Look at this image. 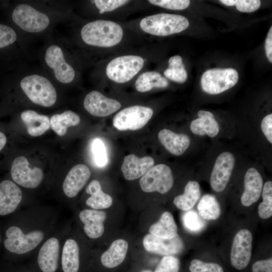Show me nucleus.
<instances>
[{"instance_id": "nucleus-1", "label": "nucleus", "mask_w": 272, "mask_h": 272, "mask_svg": "<svg viewBox=\"0 0 272 272\" xmlns=\"http://www.w3.org/2000/svg\"><path fill=\"white\" fill-rule=\"evenodd\" d=\"M123 35V29L119 25L104 20L89 22L81 31L82 39L86 44L100 47H110L118 44Z\"/></svg>"}, {"instance_id": "nucleus-2", "label": "nucleus", "mask_w": 272, "mask_h": 272, "mask_svg": "<svg viewBox=\"0 0 272 272\" xmlns=\"http://www.w3.org/2000/svg\"><path fill=\"white\" fill-rule=\"evenodd\" d=\"M189 25L188 19L181 15L160 13L144 18L140 26L145 32L155 36H166L180 33Z\"/></svg>"}, {"instance_id": "nucleus-3", "label": "nucleus", "mask_w": 272, "mask_h": 272, "mask_svg": "<svg viewBox=\"0 0 272 272\" xmlns=\"http://www.w3.org/2000/svg\"><path fill=\"white\" fill-rule=\"evenodd\" d=\"M20 86L29 100L35 104L49 107L56 101V90L44 76L37 74L27 76L21 80Z\"/></svg>"}, {"instance_id": "nucleus-4", "label": "nucleus", "mask_w": 272, "mask_h": 272, "mask_svg": "<svg viewBox=\"0 0 272 272\" xmlns=\"http://www.w3.org/2000/svg\"><path fill=\"white\" fill-rule=\"evenodd\" d=\"M144 58L139 55H125L111 60L106 68L107 77L117 83H124L131 80L143 68Z\"/></svg>"}, {"instance_id": "nucleus-5", "label": "nucleus", "mask_w": 272, "mask_h": 272, "mask_svg": "<svg viewBox=\"0 0 272 272\" xmlns=\"http://www.w3.org/2000/svg\"><path fill=\"white\" fill-rule=\"evenodd\" d=\"M238 80V73L233 68L213 69L203 73L200 84L204 92L215 95L231 89Z\"/></svg>"}, {"instance_id": "nucleus-6", "label": "nucleus", "mask_w": 272, "mask_h": 272, "mask_svg": "<svg viewBox=\"0 0 272 272\" xmlns=\"http://www.w3.org/2000/svg\"><path fill=\"white\" fill-rule=\"evenodd\" d=\"M14 22L22 30L30 33H39L45 30L49 25V17L25 4L18 5L12 13Z\"/></svg>"}, {"instance_id": "nucleus-7", "label": "nucleus", "mask_w": 272, "mask_h": 272, "mask_svg": "<svg viewBox=\"0 0 272 272\" xmlns=\"http://www.w3.org/2000/svg\"><path fill=\"white\" fill-rule=\"evenodd\" d=\"M153 115V110L141 105L126 107L113 118V125L119 130H135L143 127Z\"/></svg>"}, {"instance_id": "nucleus-8", "label": "nucleus", "mask_w": 272, "mask_h": 272, "mask_svg": "<svg viewBox=\"0 0 272 272\" xmlns=\"http://www.w3.org/2000/svg\"><path fill=\"white\" fill-rule=\"evenodd\" d=\"M174 180L170 168L164 164L152 167L140 179L141 189L146 192L157 191L167 193L173 185Z\"/></svg>"}, {"instance_id": "nucleus-9", "label": "nucleus", "mask_w": 272, "mask_h": 272, "mask_svg": "<svg viewBox=\"0 0 272 272\" xmlns=\"http://www.w3.org/2000/svg\"><path fill=\"white\" fill-rule=\"evenodd\" d=\"M8 237L5 241V248L11 252L24 254L35 248L43 240L44 233L39 230L25 235L17 226H12L6 231Z\"/></svg>"}, {"instance_id": "nucleus-10", "label": "nucleus", "mask_w": 272, "mask_h": 272, "mask_svg": "<svg viewBox=\"0 0 272 272\" xmlns=\"http://www.w3.org/2000/svg\"><path fill=\"white\" fill-rule=\"evenodd\" d=\"M11 175L13 180L25 187L34 188L38 186L43 179L42 170L38 167H31L24 156L17 157L12 162Z\"/></svg>"}, {"instance_id": "nucleus-11", "label": "nucleus", "mask_w": 272, "mask_h": 272, "mask_svg": "<svg viewBox=\"0 0 272 272\" xmlns=\"http://www.w3.org/2000/svg\"><path fill=\"white\" fill-rule=\"evenodd\" d=\"M252 235L250 231L243 229L235 235L232 244L230 261L236 269L242 270L249 264L252 251Z\"/></svg>"}, {"instance_id": "nucleus-12", "label": "nucleus", "mask_w": 272, "mask_h": 272, "mask_svg": "<svg viewBox=\"0 0 272 272\" xmlns=\"http://www.w3.org/2000/svg\"><path fill=\"white\" fill-rule=\"evenodd\" d=\"M45 60L53 71L56 79L63 84L71 83L75 77L74 68L65 60L61 48L51 45L46 50Z\"/></svg>"}, {"instance_id": "nucleus-13", "label": "nucleus", "mask_w": 272, "mask_h": 272, "mask_svg": "<svg viewBox=\"0 0 272 272\" xmlns=\"http://www.w3.org/2000/svg\"><path fill=\"white\" fill-rule=\"evenodd\" d=\"M235 165V158L230 152H224L217 158L213 167L210 183L216 192H222L226 187Z\"/></svg>"}, {"instance_id": "nucleus-14", "label": "nucleus", "mask_w": 272, "mask_h": 272, "mask_svg": "<svg viewBox=\"0 0 272 272\" xmlns=\"http://www.w3.org/2000/svg\"><path fill=\"white\" fill-rule=\"evenodd\" d=\"M84 107L93 116L105 117L118 110L121 104L117 100L107 98L99 91H92L86 95Z\"/></svg>"}, {"instance_id": "nucleus-15", "label": "nucleus", "mask_w": 272, "mask_h": 272, "mask_svg": "<svg viewBox=\"0 0 272 272\" xmlns=\"http://www.w3.org/2000/svg\"><path fill=\"white\" fill-rule=\"evenodd\" d=\"M91 172L85 165L74 166L66 175L62 184L63 191L70 198L75 197L90 178Z\"/></svg>"}, {"instance_id": "nucleus-16", "label": "nucleus", "mask_w": 272, "mask_h": 272, "mask_svg": "<svg viewBox=\"0 0 272 272\" xmlns=\"http://www.w3.org/2000/svg\"><path fill=\"white\" fill-rule=\"evenodd\" d=\"M143 245L147 251L165 256L177 254L183 248L182 241L178 237L167 239L151 234L144 237Z\"/></svg>"}, {"instance_id": "nucleus-17", "label": "nucleus", "mask_w": 272, "mask_h": 272, "mask_svg": "<svg viewBox=\"0 0 272 272\" xmlns=\"http://www.w3.org/2000/svg\"><path fill=\"white\" fill-rule=\"evenodd\" d=\"M263 188L261 175L254 168H249L244 176V190L241 197V204L249 207L259 198Z\"/></svg>"}, {"instance_id": "nucleus-18", "label": "nucleus", "mask_w": 272, "mask_h": 272, "mask_svg": "<svg viewBox=\"0 0 272 272\" xmlns=\"http://www.w3.org/2000/svg\"><path fill=\"white\" fill-rule=\"evenodd\" d=\"M154 160L151 157L139 158L129 154L124 158L121 170L124 178L133 180L143 176L154 165Z\"/></svg>"}, {"instance_id": "nucleus-19", "label": "nucleus", "mask_w": 272, "mask_h": 272, "mask_svg": "<svg viewBox=\"0 0 272 272\" xmlns=\"http://www.w3.org/2000/svg\"><path fill=\"white\" fill-rule=\"evenodd\" d=\"M22 193L13 181L4 180L0 183V215L13 213L20 203Z\"/></svg>"}, {"instance_id": "nucleus-20", "label": "nucleus", "mask_w": 272, "mask_h": 272, "mask_svg": "<svg viewBox=\"0 0 272 272\" xmlns=\"http://www.w3.org/2000/svg\"><path fill=\"white\" fill-rule=\"evenodd\" d=\"M59 243L54 237L48 239L40 249L38 263L43 272H55L57 268Z\"/></svg>"}, {"instance_id": "nucleus-21", "label": "nucleus", "mask_w": 272, "mask_h": 272, "mask_svg": "<svg viewBox=\"0 0 272 272\" xmlns=\"http://www.w3.org/2000/svg\"><path fill=\"white\" fill-rule=\"evenodd\" d=\"M106 217L105 212L96 210L85 209L79 214L80 219L85 225L86 234L92 239L98 238L103 234Z\"/></svg>"}, {"instance_id": "nucleus-22", "label": "nucleus", "mask_w": 272, "mask_h": 272, "mask_svg": "<svg viewBox=\"0 0 272 272\" xmlns=\"http://www.w3.org/2000/svg\"><path fill=\"white\" fill-rule=\"evenodd\" d=\"M159 141L171 154L175 156L182 155L190 145L189 137L184 133H177L164 128L158 134Z\"/></svg>"}, {"instance_id": "nucleus-23", "label": "nucleus", "mask_w": 272, "mask_h": 272, "mask_svg": "<svg viewBox=\"0 0 272 272\" xmlns=\"http://www.w3.org/2000/svg\"><path fill=\"white\" fill-rule=\"evenodd\" d=\"M21 118L26 126L27 132L32 137L42 135L50 127V119L32 110H27L21 113Z\"/></svg>"}, {"instance_id": "nucleus-24", "label": "nucleus", "mask_w": 272, "mask_h": 272, "mask_svg": "<svg viewBox=\"0 0 272 272\" xmlns=\"http://www.w3.org/2000/svg\"><path fill=\"white\" fill-rule=\"evenodd\" d=\"M128 247V243L126 240L122 239L114 240L101 256L103 265L110 268L119 265L124 260Z\"/></svg>"}, {"instance_id": "nucleus-25", "label": "nucleus", "mask_w": 272, "mask_h": 272, "mask_svg": "<svg viewBox=\"0 0 272 272\" xmlns=\"http://www.w3.org/2000/svg\"><path fill=\"white\" fill-rule=\"evenodd\" d=\"M150 234L164 239H170L178 237L177 227L174 218L169 212H164L160 219L149 228Z\"/></svg>"}, {"instance_id": "nucleus-26", "label": "nucleus", "mask_w": 272, "mask_h": 272, "mask_svg": "<svg viewBox=\"0 0 272 272\" xmlns=\"http://www.w3.org/2000/svg\"><path fill=\"white\" fill-rule=\"evenodd\" d=\"M86 191L91 195L86 200V204L93 209H107L112 204V197L102 191L101 184L97 180L91 181L87 186Z\"/></svg>"}, {"instance_id": "nucleus-27", "label": "nucleus", "mask_w": 272, "mask_h": 272, "mask_svg": "<svg viewBox=\"0 0 272 272\" xmlns=\"http://www.w3.org/2000/svg\"><path fill=\"white\" fill-rule=\"evenodd\" d=\"M201 191L199 183L196 181H189L186 184L182 194L176 196L173 203L179 209L190 210L199 199Z\"/></svg>"}, {"instance_id": "nucleus-28", "label": "nucleus", "mask_w": 272, "mask_h": 272, "mask_svg": "<svg viewBox=\"0 0 272 272\" xmlns=\"http://www.w3.org/2000/svg\"><path fill=\"white\" fill-rule=\"evenodd\" d=\"M61 264L64 272H78L79 269V247L74 239L65 241L62 252Z\"/></svg>"}, {"instance_id": "nucleus-29", "label": "nucleus", "mask_w": 272, "mask_h": 272, "mask_svg": "<svg viewBox=\"0 0 272 272\" xmlns=\"http://www.w3.org/2000/svg\"><path fill=\"white\" fill-rule=\"evenodd\" d=\"M81 121L78 114L72 110L53 115L50 119L51 129L58 135H64L71 126L78 125Z\"/></svg>"}, {"instance_id": "nucleus-30", "label": "nucleus", "mask_w": 272, "mask_h": 272, "mask_svg": "<svg viewBox=\"0 0 272 272\" xmlns=\"http://www.w3.org/2000/svg\"><path fill=\"white\" fill-rule=\"evenodd\" d=\"M169 85L168 81L159 73L148 71L142 74L135 83L137 91L145 93L153 88H164Z\"/></svg>"}, {"instance_id": "nucleus-31", "label": "nucleus", "mask_w": 272, "mask_h": 272, "mask_svg": "<svg viewBox=\"0 0 272 272\" xmlns=\"http://www.w3.org/2000/svg\"><path fill=\"white\" fill-rule=\"evenodd\" d=\"M197 208L199 215L205 220H216L221 213V207L217 198L212 194H207L202 196Z\"/></svg>"}, {"instance_id": "nucleus-32", "label": "nucleus", "mask_w": 272, "mask_h": 272, "mask_svg": "<svg viewBox=\"0 0 272 272\" xmlns=\"http://www.w3.org/2000/svg\"><path fill=\"white\" fill-rule=\"evenodd\" d=\"M169 66L164 72V76L174 82L183 83L187 78V73L182 62V57L178 55L171 57L168 60Z\"/></svg>"}, {"instance_id": "nucleus-33", "label": "nucleus", "mask_w": 272, "mask_h": 272, "mask_svg": "<svg viewBox=\"0 0 272 272\" xmlns=\"http://www.w3.org/2000/svg\"><path fill=\"white\" fill-rule=\"evenodd\" d=\"M197 121L200 130L211 138L215 137L219 132V126L214 114L205 110H199Z\"/></svg>"}, {"instance_id": "nucleus-34", "label": "nucleus", "mask_w": 272, "mask_h": 272, "mask_svg": "<svg viewBox=\"0 0 272 272\" xmlns=\"http://www.w3.org/2000/svg\"><path fill=\"white\" fill-rule=\"evenodd\" d=\"M262 201L258 207L259 216L267 219L272 216V182L266 181L262 190Z\"/></svg>"}, {"instance_id": "nucleus-35", "label": "nucleus", "mask_w": 272, "mask_h": 272, "mask_svg": "<svg viewBox=\"0 0 272 272\" xmlns=\"http://www.w3.org/2000/svg\"><path fill=\"white\" fill-rule=\"evenodd\" d=\"M182 222L185 228L191 232L201 231L206 226L203 219L194 211L189 210L182 216Z\"/></svg>"}, {"instance_id": "nucleus-36", "label": "nucleus", "mask_w": 272, "mask_h": 272, "mask_svg": "<svg viewBox=\"0 0 272 272\" xmlns=\"http://www.w3.org/2000/svg\"><path fill=\"white\" fill-rule=\"evenodd\" d=\"M220 2L227 6H235L238 11L244 13L254 12L261 5L259 0H221Z\"/></svg>"}, {"instance_id": "nucleus-37", "label": "nucleus", "mask_w": 272, "mask_h": 272, "mask_svg": "<svg viewBox=\"0 0 272 272\" xmlns=\"http://www.w3.org/2000/svg\"><path fill=\"white\" fill-rule=\"evenodd\" d=\"M189 269L190 272H224L222 267L215 262H205L197 259L191 260Z\"/></svg>"}, {"instance_id": "nucleus-38", "label": "nucleus", "mask_w": 272, "mask_h": 272, "mask_svg": "<svg viewBox=\"0 0 272 272\" xmlns=\"http://www.w3.org/2000/svg\"><path fill=\"white\" fill-rule=\"evenodd\" d=\"M180 263L172 255L164 256L157 265L154 272H179Z\"/></svg>"}, {"instance_id": "nucleus-39", "label": "nucleus", "mask_w": 272, "mask_h": 272, "mask_svg": "<svg viewBox=\"0 0 272 272\" xmlns=\"http://www.w3.org/2000/svg\"><path fill=\"white\" fill-rule=\"evenodd\" d=\"M92 150L97 166L103 167L108 162L106 149L103 142L99 139H95L92 144Z\"/></svg>"}, {"instance_id": "nucleus-40", "label": "nucleus", "mask_w": 272, "mask_h": 272, "mask_svg": "<svg viewBox=\"0 0 272 272\" xmlns=\"http://www.w3.org/2000/svg\"><path fill=\"white\" fill-rule=\"evenodd\" d=\"M148 2L152 5L174 10L185 9L190 5L188 0H149Z\"/></svg>"}, {"instance_id": "nucleus-41", "label": "nucleus", "mask_w": 272, "mask_h": 272, "mask_svg": "<svg viewBox=\"0 0 272 272\" xmlns=\"http://www.w3.org/2000/svg\"><path fill=\"white\" fill-rule=\"evenodd\" d=\"M17 38V34L13 29L8 26L0 24V48L13 44Z\"/></svg>"}, {"instance_id": "nucleus-42", "label": "nucleus", "mask_w": 272, "mask_h": 272, "mask_svg": "<svg viewBox=\"0 0 272 272\" xmlns=\"http://www.w3.org/2000/svg\"><path fill=\"white\" fill-rule=\"evenodd\" d=\"M99 10L100 14L112 11L127 4L125 0H95L93 1Z\"/></svg>"}, {"instance_id": "nucleus-43", "label": "nucleus", "mask_w": 272, "mask_h": 272, "mask_svg": "<svg viewBox=\"0 0 272 272\" xmlns=\"http://www.w3.org/2000/svg\"><path fill=\"white\" fill-rule=\"evenodd\" d=\"M261 129L268 141L272 143V114L265 116L261 123Z\"/></svg>"}, {"instance_id": "nucleus-44", "label": "nucleus", "mask_w": 272, "mask_h": 272, "mask_svg": "<svg viewBox=\"0 0 272 272\" xmlns=\"http://www.w3.org/2000/svg\"><path fill=\"white\" fill-rule=\"evenodd\" d=\"M253 272H272V258L255 262L252 267Z\"/></svg>"}, {"instance_id": "nucleus-45", "label": "nucleus", "mask_w": 272, "mask_h": 272, "mask_svg": "<svg viewBox=\"0 0 272 272\" xmlns=\"http://www.w3.org/2000/svg\"><path fill=\"white\" fill-rule=\"evenodd\" d=\"M266 55L271 63L272 62V27H270L265 41Z\"/></svg>"}, {"instance_id": "nucleus-46", "label": "nucleus", "mask_w": 272, "mask_h": 272, "mask_svg": "<svg viewBox=\"0 0 272 272\" xmlns=\"http://www.w3.org/2000/svg\"><path fill=\"white\" fill-rule=\"evenodd\" d=\"M7 143L6 135L2 132L0 131V151H1Z\"/></svg>"}, {"instance_id": "nucleus-47", "label": "nucleus", "mask_w": 272, "mask_h": 272, "mask_svg": "<svg viewBox=\"0 0 272 272\" xmlns=\"http://www.w3.org/2000/svg\"><path fill=\"white\" fill-rule=\"evenodd\" d=\"M142 272H152V271L149 270H143Z\"/></svg>"}]
</instances>
